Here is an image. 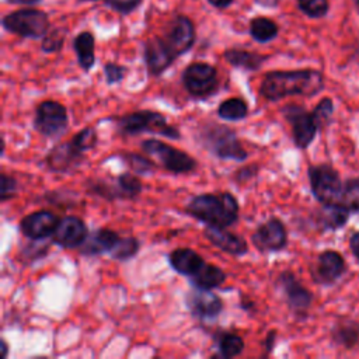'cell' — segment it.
I'll return each mask as SVG.
<instances>
[{
	"mask_svg": "<svg viewBox=\"0 0 359 359\" xmlns=\"http://www.w3.org/2000/svg\"><path fill=\"white\" fill-rule=\"evenodd\" d=\"M311 194L323 205L339 203L342 198V184L338 172L327 164L311 165L307 171Z\"/></svg>",
	"mask_w": 359,
	"mask_h": 359,
	"instance_id": "8fae6325",
	"label": "cell"
},
{
	"mask_svg": "<svg viewBox=\"0 0 359 359\" xmlns=\"http://www.w3.org/2000/svg\"><path fill=\"white\" fill-rule=\"evenodd\" d=\"M171 52L180 57L192 49L196 41V31L192 20L187 15H175L161 35Z\"/></svg>",
	"mask_w": 359,
	"mask_h": 359,
	"instance_id": "4fadbf2b",
	"label": "cell"
},
{
	"mask_svg": "<svg viewBox=\"0 0 359 359\" xmlns=\"http://www.w3.org/2000/svg\"><path fill=\"white\" fill-rule=\"evenodd\" d=\"M203 236L213 247L231 257H243L248 252L245 238L237 233L229 231L227 227L205 226Z\"/></svg>",
	"mask_w": 359,
	"mask_h": 359,
	"instance_id": "ffe728a7",
	"label": "cell"
},
{
	"mask_svg": "<svg viewBox=\"0 0 359 359\" xmlns=\"http://www.w3.org/2000/svg\"><path fill=\"white\" fill-rule=\"evenodd\" d=\"M79 1H97V0H79Z\"/></svg>",
	"mask_w": 359,
	"mask_h": 359,
	"instance_id": "f907efd6",
	"label": "cell"
},
{
	"mask_svg": "<svg viewBox=\"0 0 359 359\" xmlns=\"http://www.w3.org/2000/svg\"><path fill=\"white\" fill-rule=\"evenodd\" d=\"M45 240H31L24 244L17 252V261L22 265H31L38 259H42L49 252V243H43Z\"/></svg>",
	"mask_w": 359,
	"mask_h": 359,
	"instance_id": "1f68e13d",
	"label": "cell"
},
{
	"mask_svg": "<svg viewBox=\"0 0 359 359\" xmlns=\"http://www.w3.org/2000/svg\"><path fill=\"white\" fill-rule=\"evenodd\" d=\"M276 283L282 290L286 304L292 310V313L294 316L306 314L313 302V294L307 287H304L299 282L294 273L292 271L280 272L276 279Z\"/></svg>",
	"mask_w": 359,
	"mask_h": 359,
	"instance_id": "2e32d148",
	"label": "cell"
},
{
	"mask_svg": "<svg viewBox=\"0 0 359 359\" xmlns=\"http://www.w3.org/2000/svg\"><path fill=\"white\" fill-rule=\"evenodd\" d=\"M0 180H1V187H0V201L4 203L10 199H13L17 192H18V181L6 172L0 174Z\"/></svg>",
	"mask_w": 359,
	"mask_h": 359,
	"instance_id": "ab89813d",
	"label": "cell"
},
{
	"mask_svg": "<svg viewBox=\"0 0 359 359\" xmlns=\"http://www.w3.org/2000/svg\"><path fill=\"white\" fill-rule=\"evenodd\" d=\"M215 339H216V348H217V353L215 356H220L223 359H231L244 352L245 342L243 337H240L237 332L220 331L217 335H215Z\"/></svg>",
	"mask_w": 359,
	"mask_h": 359,
	"instance_id": "83f0119b",
	"label": "cell"
},
{
	"mask_svg": "<svg viewBox=\"0 0 359 359\" xmlns=\"http://www.w3.org/2000/svg\"><path fill=\"white\" fill-rule=\"evenodd\" d=\"M88 233V227L81 217L67 215L60 217L57 227L50 237V243L65 250H74L86 241Z\"/></svg>",
	"mask_w": 359,
	"mask_h": 359,
	"instance_id": "e0dca14e",
	"label": "cell"
},
{
	"mask_svg": "<svg viewBox=\"0 0 359 359\" xmlns=\"http://www.w3.org/2000/svg\"><path fill=\"white\" fill-rule=\"evenodd\" d=\"M251 243L259 252L280 251L287 245V230L280 219L269 217L252 231Z\"/></svg>",
	"mask_w": 359,
	"mask_h": 359,
	"instance_id": "5bb4252c",
	"label": "cell"
},
{
	"mask_svg": "<svg viewBox=\"0 0 359 359\" xmlns=\"http://www.w3.org/2000/svg\"><path fill=\"white\" fill-rule=\"evenodd\" d=\"M240 307L244 310V311H254L255 310V304H254V302H250V300H241L240 302Z\"/></svg>",
	"mask_w": 359,
	"mask_h": 359,
	"instance_id": "c3c4849f",
	"label": "cell"
},
{
	"mask_svg": "<svg viewBox=\"0 0 359 359\" xmlns=\"http://www.w3.org/2000/svg\"><path fill=\"white\" fill-rule=\"evenodd\" d=\"M299 8L311 18L324 17L328 11L327 0H297Z\"/></svg>",
	"mask_w": 359,
	"mask_h": 359,
	"instance_id": "74e56055",
	"label": "cell"
},
{
	"mask_svg": "<svg viewBox=\"0 0 359 359\" xmlns=\"http://www.w3.org/2000/svg\"><path fill=\"white\" fill-rule=\"evenodd\" d=\"M119 238V234L112 229H95L88 233L86 241L79 247V252L83 257H98L102 254H109Z\"/></svg>",
	"mask_w": 359,
	"mask_h": 359,
	"instance_id": "7402d4cb",
	"label": "cell"
},
{
	"mask_svg": "<svg viewBox=\"0 0 359 359\" xmlns=\"http://www.w3.org/2000/svg\"><path fill=\"white\" fill-rule=\"evenodd\" d=\"M104 70V76H105V81L108 86H112V84H116V83H121L126 73H128V67L123 66V65H119V63H115V62H107L102 67Z\"/></svg>",
	"mask_w": 359,
	"mask_h": 359,
	"instance_id": "f35d334b",
	"label": "cell"
},
{
	"mask_svg": "<svg viewBox=\"0 0 359 359\" xmlns=\"http://www.w3.org/2000/svg\"><path fill=\"white\" fill-rule=\"evenodd\" d=\"M318 223L323 229L325 230H335L342 227L348 217H349V209L339 203H328V205H323V208L320 209L318 215Z\"/></svg>",
	"mask_w": 359,
	"mask_h": 359,
	"instance_id": "4316f807",
	"label": "cell"
},
{
	"mask_svg": "<svg viewBox=\"0 0 359 359\" xmlns=\"http://www.w3.org/2000/svg\"><path fill=\"white\" fill-rule=\"evenodd\" d=\"M86 191L90 195L104 201H135L143 191V182L135 172H122L118 175L88 178Z\"/></svg>",
	"mask_w": 359,
	"mask_h": 359,
	"instance_id": "5b68a950",
	"label": "cell"
},
{
	"mask_svg": "<svg viewBox=\"0 0 359 359\" xmlns=\"http://www.w3.org/2000/svg\"><path fill=\"white\" fill-rule=\"evenodd\" d=\"M275 342H276V330H271L264 341V348L266 351V353H271L275 348Z\"/></svg>",
	"mask_w": 359,
	"mask_h": 359,
	"instance_id": "ee69618b",
	"label": "cell"
},
{
	"mask_svg": "<svg viewBox=\"0 0 359 359\" xmlns=\"http://www.w3.org/2000/svg\"><path fill=\"white\" fill-rule=\"evenodd\" d=\"M250 107L240 97H230L222 101L216 109L217 116L226 122H238L248 116Z\"/></svg>",
	"mask_w": 359,
	"mask_h": 359,
	"instance_id": "f1b7e54d",
	"label": "cell"
},
{
	"mask_svg": "<svg viewBox=\"0 0 359 359\" xmlns=\"http://www.w3.org/2000/svg\"><path fill=\"white\" fill-rule=\"evenodd\" d=\"M324 87L321 72L313 69L300 70H272L264 74L258 94L271 102L293 95L313 97Z\"/></svg>",
	"mask_w": 359,
	"mask_h": 359,
	"instance_id": "6da1fadb",
	"label": "cell"
},
{
	"mask_svg": "<svg viewBox=\"0 0 359 359\" xmlns=\"http://www.w3.org/2000/svg\"><path fill=\"white\" fill-rule=\"evenodd\" d=\"M250 35L259 43H266L275 39L279 34L278 24L266 17H255L250 21Z\"/></svg>",
	"mask_w": 359,
	"mask_h": 359,
	"instance_id": "f546056e",
	"label": "cell"
},
{
	"mask_svg": "<svg viewBox=\"0 0 359 359\" xmlns=\"http://www.w3.org/2000/svg\"><path fill=\"white\" fill-rule=\"evenodd\" d=\"M32 128L46 139L60 137L69 128L67 108L55 100L41 101L35 108Z\"/></svg>",
	"mask_w": 359,
	"mask_h": 359,
	"instance_id": "9c48e42d",
	"label": "cell"
},
{
	"mask_svg": "<svg viewBox=\"0 0 359 359\" xmlns=\"http://www.w3.org/2000/svg\"><path fill=\"white\" fill-rule=\"evenodd\" d=\"M184 302L189 314L201 321H210L217 318L224 309L223 300L217 293L194 286L185 293Z\"/></svg>",
	"mask_w": 359,
	"mask_h": 359,
	"instance_id": "7c38bea8",
	"label": "cell"
},
{
	"mask_svg": "<svg viewBox=\"0 0 359 359\" xmlns=\"http://www.w3.org/2000/svg\"><path fill=\"white\" fill-rule=\"evenodd\" d=\"M223 59L236 69H243L248 72H257L262 67V65L266 62L268 56L261 55L252 50L238 49V48H230L223 52Z\"/></svg>",
	"mask_w": 359,
	"mask_h": 359,
	"instance_id": "cb8c5ba5",
	"label": "cell"
},
{
	"mask_svg": "<svg viewBox=\"0 0 359 359\" xmlns=\"http://www.w3.org/2000/svg\"><path fill=\"white\" fill-rule=\"evenodd\" d=\"M332 338L342 346H352L359 339V327L355 323L342 321L334 328Z\"/></svg>",
	"mask_w": 359,
	"mask_h": 359,
	"instance_id": "836d02e7",
	"label": "cell"
},
{
	"mask_svg": "<svg viewBox=\"0 0 359 359\" xmlns=\"http://www.w3.org/2000/svg\"><path fill=\"white\" fill-rule=\"evenodd\" d=\"M60 217L46 209L31 212L21 217L18 229L28 240H46L55 233Z\"/></svg>",
	"mask_w": 359,
	"mask_h": 359,
	"instance_id": "ac0fdd59",
	"label": "cell"
},
{
	"mask_svg": "<svg viewBox=\"0 0 359 359\" xmlns=\"http://www.w3.org/2000/svg\"><path fill=\"white\" fill-rule=\"evenodd\" d=\"M196 139L208 153L219 160L245 161L248 157V151L243 147L237 132L224 123H203L196 133Z\"/></svg>",
	"mask_w": 359,
	"mask_h": 359,
	"instance_id": "3957f363",
	"label": "cell"
},
{
	"mask_svg": "<svg viewBox=\"0 0 359 359\" xmlns=\"http://www.w3.org/2000/svg\"><path fill=\"white\" fill-rule=\"evenodd\" d=\"M86 160V153L80 151L72 140L57 143L43 157L45 167L57 174L76 171Z\"/></svg>",
	"mask_w": 359,
	"mask_h": 359,
	"instance_id": "9a60e30c",
	"label": "cell"
},
{
	"mask_svg": "<svg viewBox=\"0 0 359 359\" xmlns=\"http://www.w3.org/2000/svg\"><path fill=\"white\" fill-rule=\"evenodd\" d=\"M344 269L345 261L341 254L327 250L317 257V261L311 268V276L317 283L330 285L344 273Z\"/></svg>",
	"mask_w": 359,
	"mask_h": 359,
	"instance_id": "44dd1931",
	"label": "cell"
},
{
	"mask_svg": "<svg viewBox=\"0 0 359 359\" xmlns=\"http://www.w3.org/2000/svg\"><path fill=\"white\" fill-rule=\"evenodd\" d=\"M282 116L289 122L292 128L293 143L299 149H307L314 140L320 125L313 114L299 104H286L280 108Z\"/></svg>",
	"mask_w": 359,
	"mask_h": 359,
	"instance_id": "30bf717a",
	"label": "cell"
},
{
	"mask_svg": "<svg viewBox=\"0 0 359 359\" xmlns=\"http://www.w3.org/2000/svg\"><path fill=\"white\" fill-rule=\"evenodd\" d=\"M11 4H21V6H35L41 0H7Z\"/></svg>",
	"mask_w": 359,
	"mask_h": 359,
	"instance_id": "7dc6e473",
	"label": "cell"
},
{
	"mask_svg": "<svg viewBox=\"0 0 359 359\" xmlns=\"http://www.w3.org/2000/svg\"><path fill=\"white\" fill-rule=\"evenodd\" d=\"M185 213L205 226L230 227L238 220L240 205L229 191L198 194L189 199Z\"/></svg>",
	"mask_w": 359,
	"mask_h": 359,
	"instance_id": "7a4b0ae2",
	"label": "cell"
},
{
	"mask_svg": "<svg viewBox=\"0 0 359 359\" xmlns=\"http://www.w3.org/2000/svg\"><path fill=\"white\" fill-rule=\"evenodd\" d=\"M66 34H67L66 28L49 29L48 34L42 38L41 50L45 52V53H56V52H59L63 48V45H65Z\"/></svg>",
	"mask_w": 359,
	"mask_h": 359,
	"instance_id": "e575fe53",
	"label": "cell"
},
{
	"mask_svg": "<svg viewBox=\"0 0 359 359\" xmlns=\"http://www.w3.org/2000/svg\"><path fill=\"white\" fill-rule=\"evenodd\" d=\"M226 278L227 275L220 266L205 262L194 275L189 276V283L194 287L215 290L226 282Z\"/></svg>",
	"mask_w": 359,
	"mask_h": 359,
	"instance_id": "d4e9b609",
	"label": "cell"
},
{
	"mask_svg": "<svg viewBox=\"0 0 359 359\" xmlns=\"http://www.w3.org/2000/svg\"><path fill=\"white\" fill-rule=\"evenodd\" d=\"M185 91L195 100H208L219 90L217 69L206 62H194L181 73Z\"/></svg>",
	"mask_w": 359,
	"mask_h": 359,
	"instance_id": "ba28073f",
	"label": "cell"
},
{
	"mask_svg": "<svg viewBox=\"0 0 359 359\" xmlns=\"http://www.w3.org/2000/svg\"><path fill=\"white\" fill-rule=\"evenodd\" d=\"M332 109H334V104L330 98H323L317 105L316 108L313 109V114L320 125V128L325 126L330 119H331V115H332Z\"/></svg>",
	"mask_w": 359,
	"mask_h": 359,
	"instance_id": "60d3db41",
	"label": "cell"
},
{
	"mask_svg": "<svg viewBox=\"0 0 359 359\" xmlns=\"http://www.w3.org/2000/svg\"><path fill=\"white\" fill-rule=\"evenodd\" d=\"M167 261L172 271L188 278L206 262L199 252L188 247H180L172 250L171 252H168Z\"/></svg>",
	"mask_w": 359,
	"mask_h": 359,
	"instance_id": "603a6c76",
	"label": "cell"
},
{
	"mask_svg": "<svg viewBox=\"0 0 359 359\" xmlns=\"http://www.w3.org/2000/svg\"><path fill=\"white\" fill-rule=\"evenodd\" d=\"M259 168L258 165L255 164H250V165H244V167H240L234 171L233 174V181L237 182V184H244L252 178L257 177Z\"/></svg>",
	"mask_w": 359,
	"mask_h": 359,
	"instance_id": "7bdbcfd3",
	"label": "cell"
},
{
	"mask_svg": "<svg viewBox=\"0 0 359 359\" xmlns=\"http://www.w3.org/2000/svg\"><path fill=\"white\" fill-rule=\"evenodd\" d=\"M115 126L122 136H137L140 133L149 132L153 135H160L172 140L181 137L180 130L168 123L164 114L153 109H137L129 114L114 118Z\"/></svg>",
	"mask_w": 359,
	"mask_h": 359,
	"instance_id": "277c9868",
	"label": "cell"
},
{
	"mask_svg": "<svg viewBox=\"0 0 359 359\" xmlns=\"http://www.w3.org/2000/svg\"><path fill=\"white\" fill-rule=\"evenodd\" d=\"M104 3L116 13L128 15L142 4V0H104Z\"/></svg>",
	"mask_w": 359,
	"mask_h": 359,
	"instance_id": "b9f144b4",
	"label": "cell"
},
{
	"mask_svg": "<svg viewBox=\"0 0 359 359\" xmlns=\"http://www.w3.org/2000/svg\"><path fill=\"white\" fill-rule=\"evenodd\" d=\"M144 154L151 157L158 167L172 174H188L198 168V161L187 151L170 146L158 139H146L140 143Z\"/></svg>",
	"mask_w": 359,
	"mask_h": 359,
	"instance_id": "8992f818",
	"label": "cell"
},
{
	"mask_svg": "<svg viewBox=\"0 0 359 359\" xmlns=\"http://www.w3.org/2000/svg\"><path fill=\"white\" fill-rule=\"evenodd\" d=\"M349 244H351V250H352L353 255H355V257L358 258V261H359V231L355 233V234L351 237Z\"/></svg>",
	"mask_w": 359,
	"mask_h": 359,
	"instance_id": "f6af8a7d",
	"label": "cell"
},
{
	"mask_svg": "<svg viewBox=\"0 0 359 359\" xmlns=\"http://www.w3.org/2000/svg\"><path fill=\"white\" fill-rule=\"evenodd\" d=\"M0 345H1V351H3L1 358L6 359V358L8 356V344H7V341H6L4 338H1V339H0Z\"/></svg>",
	"mask_w": 359,
	"mask_h": 359,
	"instance_id": "681fc988",
	"label": "cell"
},
{
	"mask_svg": "<svg viewBox=\"0 0 359 359\" xmlns=\"http://www.w3.org/2000/svg\"><path fill=\"white\" fill-rule=\"evenodd\" d=\"M356 3H358V6H359V0H356Z\"/></svg>",
	"mask_w": 359,
	"mask_h": 359,
	"instance_id": "816d5d0a",
	"label": "cell"
},
{
	"mask_svg": "<svg viewBox=\"0 0 359 359\" xmlns=\"http://www.w3.org/2000/svg\"><path fill=\"white\" fill-rule=\"evenodd\" d=\"M1 25L10 34L31 39L43 38L50 29L48 14L38 8H20L11 11L3 17Z\"/></svg>",
	"mask_w": 359,
	"mask_h": 359,
	"instance_id": "52a82bcc",
	"label": "cell"
},
{
	"mask_svg": "<svg viewBox=\"0 0 359 359\" xmlns=\"http://www.w3.org/2000/svg\"><path fill=\"white\" fill-rule=\"evenodd\" d=\"M111 157H119L126 164V167L137 175L150 174L154 171L156 167H158L151 157H146L133 151H119Z\"/></svg>",
	"mask_w": 359,
	"mask_h": 359,
	"instance_id": "4dcf8cb0",
	"label": "cell"
},
{
	"mask_svg": "<svg viewBox=\"0 0 359 359\" xmlns=\"http://www.w3.org/2000/svg\"><path fill=\"white\" fill-rule=\"evenodd\" d=\"M77 63L83 72H90L95 65V39L90 31H83L73 39Z\"/></svg>",
	"mask_w": 359,
	"mask_h": 359,
	"instance_id": "484cf974",
	"label": "cell"
},
{
	"mask_svg": "<svg viewBox=\"0 0 359 359\" xmlns=\"http://www.w3.org/2000/svg\"><path fill=\"white\" fill-rule=\"evenodd\" d=\"M341 203L345 205L349 210L359 212V178L348 180L344 184Z\"/></svg>",
	"mask_w": 359,
	"mask_h": 359,
	"instance_id": "8d00e7d4",
	"label": "cell"
},
{
	"mask_svg": "<svg viewBox=\"0 0 359 359\" xmlns=\"http://www.w3.org/2000/svg\"><path fill=\"white\" fill-rule=\"evenodd\" d=\"M234 0H208V3L216 8H226L229 7Z\"/></svg>",
	"mask_w": 359,
	"mask_h": 359,
	"instance_id": "bcb514c9",
	"label": "cell"
},
{
	"mask_svg": "<svg viewBox=\"0 0 359 359\" xmlns=\"http://www.w3.org/2000/svg\"><path fill=\"white\" fill-rule=\"evenodd\" d=\"M70 140L80 151L86 153L88 150L95 149V146L98 144V133L93 126H86L81 130H79Z\"/></svg>",
	"mask_w": 359,
	"mask_h": 359,
	"instance_id": "d590c367",
	"label": "cell"
},
{
	"mask_svg": "<svg viewBox=\"0 0 359 359\" xmlns=\"http://www.w3.org/2000/svg\"><path fill=\"white\" fill-rule=\"evenodd\" d=\"M139 251H140L139 238L135 237V236H128V237H123V238L121 237L119 238L116 245L109 252V257L115 261L125 262V261H129V259L135 258Z\"/></svg>",
	"mask_w": 359,
	"mask_h": 359,
	"instance_id": "d6a6232c",
	"label": "cell"
},
{
	"mask_svg": "<svg viewBox=\"0 0 359 359\" xmlns=\"http://www.w3.org/2000/svg\"><path fill=\"white\" fill-rule=\"evenodd\" d=\"M178 57L171 52L161 36H154L146 41L143 48V60L149 76H161Z\"/></svg>",
	"mask_w": 359,
	"mask_h": 359,
	"instance_id": "d6986e66",
	"label": "cell"
}]
</instances>
